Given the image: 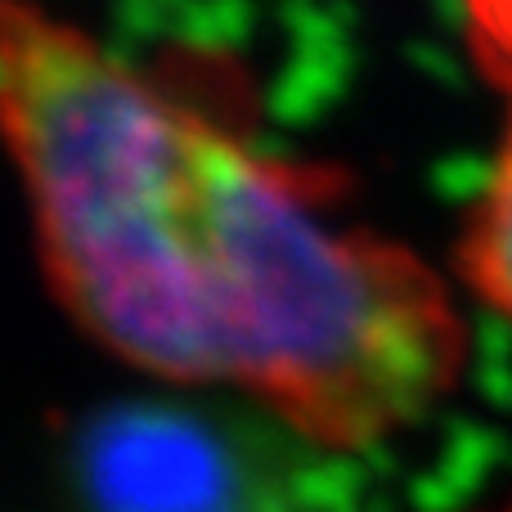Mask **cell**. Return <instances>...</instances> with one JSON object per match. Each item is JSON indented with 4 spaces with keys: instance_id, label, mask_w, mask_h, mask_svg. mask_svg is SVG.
<instances>
[{
    "instance_id": "obj_1",
    "label": "cell",
    "mask_w": 512,
    "mask_h": 512,
    "mask_svg": "<svg viewBox=\"0 0 512 512\" xmlns=\"http://www.w3.org/2000/svg\"><path fill=\"white\" fill-rule=\"evenodd\" d=\"M99 342L162 378L248 387L328 445L414 423L463 360L459 319L414 256L203 113L158 243Z\"/></svg>"
},
{
    "instance_id": "obj_2",
    "label": "cell",
    "mask_w": 512,
    "mask_h": 512,
    "mask_svg": "<svg viewBox=\"0 0 512 512\" xmlns=\"http://www.w3.org/2000/svg\"><path fill=\"white\" fill-rule=\"evenodd\" d=\"M99 512H230L234 472L207 427L176 414H113L81 445Z\"/></svg>"
},
{
    "instance_id": "obj_3",
    "label": "cell",
    "mask_w": 512,
    "mask_h": 512,
    "mask_svg": "<svg viewBox=\"0 0 512 512\" xmlns=\"http://www.w3.org/2000/svg\"><path fill=\"white\" fill-rule=\"evenodd\" d=\"M463 274L490 310L512 319V122L463 234Z\"/></svg>"
},
{
    "instance_id": "obj_4",
    "label": "cell",
    "mask_w": 512,
    "mask_h": 512,
    "mask_svg": "<svg viewBox=\"0 0 512 512\" xmlns=\"http://www.w3.org/2000/svg\"><path fill=\"white\" fill-rule=\"evenodd\" d=\"M468 23L486 68L512 86V0H468Z\"/></svg>"
}]
</instances>
